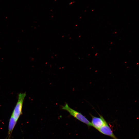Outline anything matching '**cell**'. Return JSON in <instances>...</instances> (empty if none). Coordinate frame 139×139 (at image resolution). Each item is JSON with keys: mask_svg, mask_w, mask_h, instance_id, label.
<instances>
[{"mask_svg": "<svg viewBox=\"0 0 139 139\" xmlns=\"http://www.w3.org/2000/svg\"><path fill=\"white\" fill-rule=\"evenodd\" d=\"M62 108L67 111L71 115L88 126H92L91 122L86 117L81 113L70 108L67 104L66 103L65 105L62 106Z\"/></svg>", "mask_w": 139, "mask_h": 139, "instance_id": "obj_1", "label": "cell"}, {"mask_svg": "<svg viewBox=\"0 0 139 139\" xmlns=\"http://www.w3.org/2000/svg\"><path fill=\"white\" fill-rule=\"evenodd\" d=\"M25 96V92L19 94L18 101L11 115L17 121L22 114L23 103Z\"/></svg>", "mask_w": 139, "mask_h": 139, "instance_id": "obj_2", "label": "cell"}, {"mask_svg": "<svg viewBox=\"0 0 139 139\" xmlns=\"http://www.w3.org/2000/svg\"><path fill=\"white\" fill-rule=\"evenodd\" d=\"M99 117L91 115L92 118L91 122L92 126L98 130L103 125L106 121L102 116L99 114Z\"/></svg>", "mask_w": 139, "mask_h": 139, "instance_id": "obj_3", "label": "cell"}, {"mask_svg": "<svg viewBox=\"0 0 139 139\" xmlns=\"http://www.w3.org/2000/svg\"><path fill=\"white\" fill-rule=\"evenodd\" d=\"M98 130L102 134L110 136L114 139H118L114 135L112 131L106 121L103 125Z\"/></svg>", "mask_w": 139, "mask_h": 139, "instance_id": "obj_4", "label": "cell"}, {"mask_svg": "<svg viewBox=\"0 0 139 139\" xmlns=\"http://www.w3.org/2000/svg\"><path fill=\"white\" fill-rule=\"evenodd\" d=\"M17 122V121L14 119L12 116L11 115L9 120L8 126V131L6 139H10L12 132Z\"/></svg>", "mask_w": 139, "mask_h": 139, "instance_id": "obj_5", "label": "cell"}]
</instances>
